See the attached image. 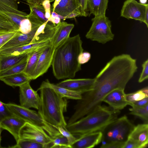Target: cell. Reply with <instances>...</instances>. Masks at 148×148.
Wrapping results in <instances>:
<instances>
[{
    "label": "cell",
    "instance_id": "45",
    "mask_svg": "<svg viewBox=\"0 0 148 148\" xmlns=\"http://www.w3.org/2000/svg\"><path fill=\"white\" fill-rule=\"evenodd\" d=\"M81 13L80 10H76L71 12L67 16L64 17V20L67 18H70L77 16H81Z\"/></svg>",
    "mask_w": 148,
    "mask_h": 148
},
{
    "label": "cell",
    "instance_id": "2",
    "mask_svg": "<svg viewBox=\"0 0 148 148\" xmlns=\"http://www.w3.org/2000/svg\"><path fill=\"white\" fill-rule=\"evenodd\" d=\"M40 102L38 113L46 122L56 128H65L67 123L64 116L67 111V101L52 89L40 86Z\"/></svg>",
    "mask_w": 148,
    "mask_h": 148
},
{
    "label": "cell",
    "instance_id": "49",
    "mask_svg": "<svg viewBox=\"0 0 148 148\" xmlns=\"http://www.w3.org/2000/svg\"><path fill=\"white\" fill-rule=\"evenodd\" d=\"M45 16L48 19L50 17L51 14V10L45 11Z\"/></svg>",
    "mask_w": 148,
    "mask_h": 148
},
{
    "label": "cell",
    "instance_id": "8",
    "mask_svg": "<svg viewBox=\"0 0 148 148\" xmlns=\"http://www.w3.org/2000/svg\"><path fill=\"white\" fill-rule=\"evenodd\" d=\"M148 4H142L136 0H126L121 11V16L127 19H133L144 23Z\"/></svg>",
    "mask_w": 148,
    "mask_h": 148
},
{
    "label": "cell",
    "instance_id": "41",
    "mask_svg": "<svg viewBox=\"0 0 148 148\" xmlns=\"http://www.w3.org/2000/svg\"><path fill=\"white\" fill-rule=\"evenodd\" d=\"M125 143L111 142L106 144L101 148H123Z\"/></svg>",
    "mask_w": 148,
    "mask_h": 148
},
{
    "label": "cell",
    "instance_id": "18",
    "mask_svg": "<svg viewBox=\"0 0 148 148\" xmlns=\"http://www.w3.org/2000/svg\"><path fill=\"white\" fill-rule=\"evenodd\" d=\"M55 34L51 40V44L56 49L67 39L74 27L73 24L68 23L63 21L58 24Z\"/></svg>",
    "mask_w": 148,
    "mask_h": 148
},
{
    "label": "cell",
    "instance_id": "7",
    "mask_svg": "<svg viewBox=\"0 0 148 148\" xmlns=\"http://www.w3.org/2000/svg\"><path fill=\"white\" fill-rule=\"evenodd\" d=\"M19 140L33 141L44 145L45 148H49L53 139L42 128L26 122L19 132Z\"/></svg>",
    "mask_w": 148,
    "mask_h": 148
},
{
    "label": "cell",
    "instance_id": "16",
    "mask_svg": "<svg viewBox=\"0 0 148 148\" xmlns=\"http://www.w3.org/2000/svg\"><path fill=\"white\" fill-rule=\"evenodd\" d=\"M102 134L101 131L88 134L77 138L71 145V148H91L100 143Z\"/></svg>",
    "mask_w": 148,
    "mask_h": 148
},
{
    "label": "cell",
    "instance_id": "48",
    "mask_svg": "<svg viewBox=\"0 0 148 148\" xmlns=\"http://www.w3.org/2000/svg\"><path fill=\"white\" fill-rule=\"evenodd\" d=\"M61 0H55L53 4V8L52 11H54L55 8L56 6L59 4Z\"/></svg>",
    "mask_w": 148,
    "mask_h": 148
},
{
    "label": "cell",
    "instance_id": "51",
    "mask_svg": "<svg viewBox=\"0 0 148 148\" xmlns=\"http://www.w3.org/2000/svg\"><path fill=\"white\" fill-rule=\"evenodd\" d=\"M1 126L0 125V148L2 147L1 146Z\"/></svg>",
    "mask_w": 148,
    "mask_h": 148
},
{
    "label": "cell",
    "instance_id": "3",
    "mask_svg": "<svg viewBox=\"0 0 148 148\" xmlns=\"http://www.w3.org/2000/svg\"><path fill=\"white\" fill-rule=\"evenodd\" d=\"M120 110L111 107L98 106L90 113L70 124L65 128L77 138L101 131L108 124L117 118Z\"/></svg>",
    "mask_w": 148,
    "mask_h": 148
},
{
    "label": "cell",
    "instance_id": "20",
    "mask_svg": "<svg viewBox=\"0 0 148 148\" xmlns=\"http://www.w3.org/2000/svg\"><path fill=\"white\" fill-rule=\"evenodd\" d=\"M81 8L79 0H61L54 12L64 17L75 10L81 11Z\"/></svg>",
    "mask_w": 148,
    "mask_h": 148
},
{
    "label": "cell",
    "instance_id": "36",
    "mask_svg": "<svg viewBox=\"0 0 148 148\" xmlns=\"http://www.w3.org/2000/svg\"><path fill=\"white\" fill-rule=\"evenodd\" d=\"M5 13L10 17L18 28L21 21L27 18V15L24 16L8 12Z\"/></svg>",
    "mask_w": 148,
    "mask_h": 148
},
{
    "label": "cell",
    "instance_id": "38",
    "mask_svg": "<svg viewBox=\"0 0 148 148\" xmlns=\"http://www.w3.org/2000/svg\"><path fill=\"white\" fill-rule=\"evenodd\" d=\"M13 114L7 107L5 103L0 100V122L5 118Z\"/></svg>",
    "mask_w": 148,
    "mask_h": 148
},
{
    "label": "cell",
    "instance_id": "5",
    "mask_svg": "<svg viewBox=\"0 0 148 148\" xmlns=\"http://www.w3.org/2000/svg\"><path fill=\"white\" fill-rule=\"evenodd\" d=\"M5 104L13 115L42 128L51 137H53L58 134V130L45 121L38 112L14 103Z\"/></svg>",
    "mask_w": 148,
    "mask_h": 148
},
{
    "label": "cell",
    "instance_id": "6",
    "mask_svg": "<svg viewBox=\"0 0 148 148\" xmlns=\"http://www.w3.org/2000/svg\"><path fill=\"white\" fill-rule=\"evenodd\" d=\"M86 37L93 41L105 44L112 40L114 35L111 30V23L106 15L95 16Z\"/></svg>",
    "mask_w": 148,
    "mask_h": 148
},
{
    "label": "cell",
    "instance_id": "24",
    "mask_svg": "<svg viewBox=\"0 0 148 148\" xmlns=\"http://www.w3.org/2000/svg\"><path fill=\"white\" fill-rule=\"evenodd\" d=\"M0 80L5 84L12 87H19L32 79L24 72L7 76L0 78Z\"/></svg>",
    "mask_w": 148,
    "mask_h": 148
},
{
    "label": "cell",
    "instance_id": "37",
    "mask_svg": "<svg viewBox=\"0 0 148 148\" xmlns=\"http://www.w3.org/2000/svg\"><path fill=\"white\" fill-rule=\"evenodd\" d=\"M143 69L140 75L138 82L141 83L148 78V60L145 61L142 65Z\"/></svg>",
    "mask_w": 148,
    "mask_h": 148
},
{
    "label": "cell",
    "instance_id": "52",
    "mask_svg": "<svg viewBox=\"0 0 148 148\" xmlns=\"http://www.w3.org/2000/svg\"><path fill=\"white\" fill-rule=\"evenodd\" d=\"M79 2H80V3H81V0H79Z\"/></svg>",
    "mask_w": 148,
    "mask_h": 148
},
{
    "label": "cell",
    "instance_id": "40",
    "mask_svg": "<svg viewBox=\"0 0 148 148\" xmlns=\"http://www.w3.org/2000/svg\"><path fill=\"white\" fill-rule=\"evenodd\" d=\"M81 16L86 17L89 15L87 9V0H81Z\"/></svg>",
    "mask_w": 148,
    "mask_h": 148
},
{
    "label": "cell",
    "instance_id": "1",
    "mask_svg": "<svg viewBox=\"0 0 148 148\" xmlns=\"http://www.w3.org/2000/svg\"><path fill=\"white\" fill-rule=\"evenodd\" d=\"M82 44L78 34L69 37L55 49L51 65L56 79L73 78L81 70L78 58L84 50Z\"/></svg>",
    "mask_w": 148,
    "mask_h": 148
},
{
    "label": "cell",
    "instance_id": "35",
    "mask_svg": "<svg viewBox=\"0 0 148 148\" xmlns=\"http://www.w3.org/2000/svg\"><path fill=\"white\" fill-rule=\"evenodd\" d=\"M57 129L62 135L65 136L67 139L69 144L71 147V145L75 142L77 139V138L73 135L66 128L58 127Z\"/></svg>",
    "mask_w": 148,
    "mask_h": 148
},
{
    "label": "cell",
    "instance_id": "4",
    "mask_svg": "<svg viewBox=\"0 0 148 148\" xmlns=\"http://www.w3.org/2000/svg\"><path fill=\"white\" fill-rule=\"evenodd\" d=\"M135 126L126 115L116 118L101 131L102 136L100 147L111 142L125 143Z\"/></svg>",
    "mask_w": 148,
    "mask_h": 148
},
{
    "label": "cell",
    "instance_id": "43",
    "mask_svg": "<svg viewBox=\"0 0 148 148\" xmlns=\"http://www.w3.org/2000/svg\"><path fill=\"white\" fill-rule=\"evenodd\" d=\"M49 20H47L45 22H44L42 24L40 25L37 29L35 35L34 36V38L38 36L41 34L44 33L45 32V29L46 26Z\"/></svg>",
    "mask_w": 148,
    "mask_h": 148
},
{
    "label": "cell",
    "instance_id": "46",
    "mask_svg": "<svg viewBox=\"0 0 148 148\" xmlns=\"http://www.w3.org/2000/svg\"><path fill=\"white\" fill-rule=\"evenodd\" d=\"M55 0H44L42 3V5L45 11L51 10V5L50 3Z\"/></svg>",
    "mask_w": 148,
    "mask_h": 148
},
{
    "label": "cell",
    "instance_id": "10",
    "mask_svg": "<svg viewBox=\"0 0 148 148\" xmlns=\"http://www.w3.org/2000/svg\"><path fill=\"white\" fill-rule=\"evenodd\" d=\"M55 49L51 44L47 47L39 57L32 80L37 79L47 72L51 65Z\"/></svg>",
    "mask_w": 148,
    "mask_h": 148
},
{
    "label": "cell",
    "instance_id": "39",
    "mask_svg": "<svg viewBox=\"0 0 148 148\" xmlns=\"http://www.w3.org/2000/svg\"><path fill=\"white\" fill-rule=\"evenodd\" d=\"M91 57L90 53L88 52H82L78 56V61L81 65L88 62L90 59Z\"/></svg>",
    "mask_w": 148,
    "mask_h": 148
},
{
    "label": "cell",
    "instance_id": "42",
    "mask_svg": "<svg viewBox=\"0 0 148 148\" xmlns=\"http://www.w3.org/2000/svg\"><path fill=\"white\" fill-rule=\"evenodd\" d=\"M148 104V97L137 101L133 103L131 106H134L138 107H143Z\"/></svg>",
    "mask_w": 148,
    "mask_h": 148
},
{
    "label": "cell",
    "instance_id": "17",
    "mask_svg": "<svg viewBox=\"0 0 148 148\" xmlns=\"http://www.w3.org/2000/svg\"><path fill=\"white\" fill-rule=\"evenodd\" d=\"M128 139L136 143L140 148L147 147L148 143V124H139L135 126Z\"/></svg>",
    "mask_w": 148,
    "mask_h": 148
},
{
    "label": "cell",
    "instance_id": "47",
    "mask_svg": "<svg viewBox=\"0 0 148 148\" xmlns=\"http://www.w3.org/2000/svg\"><path fill=\"white\" fill-rule=\"evenodd\" d=\"M144 23L148 27V8L146 10L145 15Z\"/></svg>",
    "mask_w": 148,
    "mask_h": 148
},
{
    "label": "cell",
    "instance_id": "15",
    "mask_svg": "<svg viewBox=\"0 0 148 148\" xmlns=\"http://www.w3.org/2000/svg\"><path fill=\"white\" fill-rule=\"evenodd\" d=\"M51 44V40H50L10 48L0 51V56L18 55L28 54L41 47Z\"/></svg>",
    "mask_w": 148,
    "mask_h": 148
},
{
    "label": "cell",
    "instance_id": "31",
    "mask_svg": "<svg viewBox=\"0 0 148 148\" xmlns=\"http://www.w3.org/2000/svg\"><path fill=\"white\" fill-rule=\"evenodd\" d=\"M14 148H45L43 144L37 142L26 140H19L16 144L9 147Z\"/></svg>",
    "mask_w": 148,
    "mask_h": 148
},
{
    "label": "cell",
    "instance_id": "50",
    "mask_svg": "<svg viewBox=\"0 0 148 148\" xmlns=\"http://www.w3.org/2000/svg\"><path fill=\"white\" fill-rule=\"evenodd\" d=\"M147 0H139L140 3L142 4H146L147 2Z\"/></svg>",
    "mask_w": 148,
    "mask_h": 148
},
{
    "label": "cell",
    "instance_id": "33",
    "mask_svg": "<svg viewBox=\"0 0 148 148\" xmlns=\"http://www.w3.org/2000/svg\"><path fill=\"white\" fill-rule=\"evenodd\" d=\"M20 32L18 29L14 31H0V49L10 39Z\"/></svg>",
    "mask_w": 148,
    "mask_h": 148
},
{
    "label": "cell",
    "instance_id": "14",
    "mask_svg": "<svg viewBox=\"0 0 148 148\" xmlns=\"http://www.w3.org/2000/svg\"><path fill=\"white\" fill-rule=\"evenodd\" d=\"M125 95L124 89H116L109 92L104 97L103 102L108 103L113 109L120 110L129 105L126 100Z\"/></svg>",
    "mask_w": 148,
    "mask_h": 148
},
{
    "label": "cell",
    "instance_id": "12",
    "mask_svg": "<svg viewBox=\"0 0 148 148\" xmlns=\"http://www.w3.org/2000/svg\"><path fill=\"white\" fill-rule=\"evenodd\" d=\"M32 29L27 34L20 32L12 38L0 49V51L6 49L29 44L34 38L36 32L41 24L32 23Z\"/></svg>",
    "mask_w": 148,
    "mask_h": 148
},
{
    "label": "cell",
    "instance_id": "30",
    "mask_svg": "<svg viewBox=\"0 0 148 148\" xmlns=\"http://www.w3.org/2000/svg\"><path fill=\"white\" fill-rule=\"evenodd\" d=\"M129 109L130 114L136 116L148 122V104L143 107H138L132 106Z\"/></svg>",
    "mask_w": 148,
    "mask_h": 148
},
{
    "label": "cell",
    "instance_id": "22",
    "mask_svg": "<svg viewBox=\"0 0 148 148\" xmlns=\"http://www.w3.org/2000/svg\"><path fill=\"white\" fill-rule=\"evenodd\" d=\"M47 46L41 47L29 53L27 64L23 72L30 78L32 80V75L39 57Z\"/></svg>",
    "mask_w": 148,
    "mask_h": 148
},
{
    "label": "cell",
    "instance_id": "23",
    "mask_svg": "<svg viewBox=\"0 0 148 148\" xmlns=\"http://www.w3.org/2000/svg\"><path fill=\"white\" fill-rule=\"evenodd\" d=\"M29 54L0 56V71L8 69L22 62L28 58Z\"/></svg>",
    "mask_w": 148,
    "mask_h": 148
},
{
    "label": "cell",
    "instance_id": "44",
    "mask_svg": "<svg viewBox=\"0 0 148 148\" xmlns=\"http://www.w3.org/2000/svg\"><path fill=\"white\" fill-rule=\"evenodd\" d=\"M123 148H140L139 146L135 143L128 139L125 143Z\"/></svg>",
    "mask_w": 148,
    "mask_h": 148
},
{
    "label": "cell",
    "instance_id": "27",
    "mask_svg": "<svg viewBox=\"0 0 148 148\" xmlns=\"http://www.w3.org/2000/svg\"><path fill=\"white\" fill-rule=\"evenodd\" d=\"M18 29V27L10 17L0 10V31H14Z\"/></svg>",
    "mask_w": 148,
    "mask_h": 148
},
{
    "label": "cell",
    "instance_id": "29",
    "mask_svg": "<svg viewBox=\"0 0 148 148\" xmlns=\"http://www.w3.org/2000/svg\"><path fill=\"white\" fill-rule=\"evenodd\" d=\"M29 56L27 58L20 63L8 69L0 71V78L23 72L26 67Z\"/></svg>",
    "mask_w": 148,
    "mask_h": 148
},
{
    "label": "cell",
    "instance_id": "13",
    "mask_svg": "<svg viewBox=\"0 0 148 148\" xmlns=\"http://www.w3.org/2000/svg\"><path fill=\"white\" fill-rule=\"evenodd\" d=\"M26 122L13 114L7 117L0 122L1 128L9 132L16 143L19 140L20 130Z\"/></svg>",
    "mask_w": 148,
    "mask_h": 148
},
{
    "label": "cell",
    "instance_id": "9",
    "mask_svg": "<svg viewBox=\"0 0 148 148\" xmlns=\"http://www.w3.org/2000/svg\"><path fill=\"white\" fill-rule=\"evenodd\" d=\"M27 82L19 87V101L20 105L26 108H34L38 110L40 104V96L37 91L34 90Z\"/></svg>",
    "mask_w": 148,
    "mask_h": 148
},
{
    "label": "cell",
    "instance_id": "34",
    "mask_svg": "<svg viewBox=\"0 0 148 148\" xmlns=\"http://www.w3.org/2000/svg\"><path fill=\"white\" fill-rule=\"evenodd\" d=\"M32 29V24L29 20L27 18L23 20L21 22L18 30L23 34H27Z\"/></svg>",
    "mask_w": 148,
    "mask_h": 148
},
{
    "label": "cell",
    "instance_id": "19",
    "mask_svg": "<svg viewBox=\"0 0 148 148\" xmlns=\"http://www.w3.org/2000/svg\"><path fill=\"white\" fill-rule=\"evenodd\" d=\"M40 86L47 87L53 89L62 97L68 99L79 100L82 97L81 92L72 90L50 83L48 79L43 81Z\"/></svg>",
    "mask_w": 148,
    "mask_h": 148
},
{
    "label": "cell",
    "instance_id": "32",
    "mask_svg": "<svg viewBox=\"0 0 148 148\" xmlns=\"http://www.w3.org/2000/svg\"><path fill=\"white\" fill-rule=\"evenodd\" d=\"M52 139L49 148H71L67 139L62 134Z\"/></svg>",
    "mask_w": 148,
    "mask_h": 148
},
{
    "label": "cell",
    "instance_id": "25",
    "mask_svg": "<svg viewBox=\"0 0 148 148\" xmlns=\"http://www.w3.org/2000/svg\"><path fill=\"white\" fill-rule=\"evenodd\" d=\"M0 10L19 15L27 16L25 12L18 9L17 0H0Z\"/></svg>",
    "mask_w": 148,
    "mask_h": 148
},
{
    "label": "cell",
    "instance_id": "28",
    "mask_svg": "<svg viewBox=\"0 0 148 148\" xmlns=\"http://www.w3.org/2000/svg\"><path fill=\"white\" fill-rule=\"evenodd\" d=\"M125 99L130 106L134 102L148 97V88L147 86L135 92L125 94Z\"/></svg>",
    "mask_w": 148,
    "mask_h": 148
},
{
    "label": "cell",
    "instance_id": "26",
    "mask_svg": "<svg viewBox=\"0 0 148 148\" xmlns=\"http://www.w3.org/2000/svg\"><path fill=\"white\" fill-rule=\"evenodd\" d=\"M44 0H27L26 2L28 3L30 10L45 22L48 19L45 16V10L42 4Z\"/></svg>",
    "mask_w": 148,
    "mask_h": 148
},
{
    "label": "cell",
    "instance_id": "21",
    "mask_svg": "<svg viewBox=\"0 0 148 148\" xmlns=\"http://www.w3.org/2000/svg\"><path fill=\"white\" fill-rule=\"evenodd\" d=\"M108 0H87V9L89 16H95L105 15L108 8Z\"/></svg>",
    "mask_w": 148,
    "mask_h": 148
},
{
    "label": "cell",
    "instance_id": "11",
    "mask_svg": "<svg viewBox=\"0 0 148 148\" xmlns=\"http://www.w3.org/2000/svg\"><path fill=\"white\" fill-rule=\"evenodd\" d=\"M94 82V78H71L63 81L56 84L72 90L80 92L82 94L92 89Z\"/></svg>",
    "mask_w": 148,
    "mask_h": 148
}]
</instances>
